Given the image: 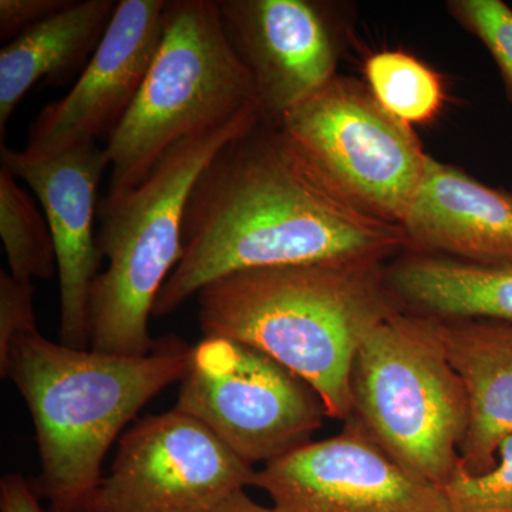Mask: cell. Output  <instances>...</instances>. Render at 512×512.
Masks as SVG:
<instances>
[{
  "instance_id": "obj_1",
  "label": "cell",
  "mask_w": 512,
  "mask_h": 512,
  "mask_svg": "<svg viewBox=\"0 0 512 512\" xmlns=\"http://www.w3.org/2000/svg\"><path fill=\"white\" fill-rule=\"evenodd\" d=\"M407 251L399 225L340 194L276 124L262 120L205 167L188 198L183 255L154 303L177 311L215 279L245 269Z\"/></svg>"
},
{
  "instance_id": "obj_2",
  "label": "cell",
  "mask_w": 512,
  "mask_h": 512,
  "mask_svg": "<svg viewBox=\"0 0 512 512\" xmlns=\"http://www.w3.org/2000/svg\"><path fill=\"white\" fill-rule=\"evenodd\" d=\"M383 258L338 259L232 272L197 293L205 338L261 350L318 393L329 419L353 413L360 346L403 311Z\"/></svg>"
},
{
  "instance_id": "obj_3",
  "label": "cell",
  "mask_w": 512,
  "mask_h": 512,
  "mask_svg": "<svg viewBox=\"0 0 512 512\" xmlns=\"http://www.w3.org/2000/svg\"><path fill=\"white\" fill-rule=\"evenodd\" d=\"M191 352L170 336L138 357L67 348L39 330L13 340L0 359V375L12 380L32 414L37 491L50 512L84 510L103 480L111 444L151 399L183 380Z\"/></svg>"
},
{
  "instance_id": "obj_4",
  "label": "cell",
  "mask_w": 512,
  "mask_h": 512,
  "mask_svg": "<svg viewBox=\"0 0 512 512\" xmlns=\"http://www.w3.org/2000/svg\"><path fill=\"white\" fill-rule=\"evenodd\" d=\"M264 120L251 111L220 128L185 138L154 165L133 190L101 198L97 244L107 268L90 296V349L147 356L156 340L148 332L158 293L183 255L188 198L212 158Z\"/></svg>"
},
{
  "instance_id": "obj_5",
  "label": "cell",
  "mask_w": 512,
  "mask_h": 512,
  "mask_svg": "<svg viewBox=\"0 0 512 512\" xmlns=\"http://www.w3.org/2000/svg\"><path fill=\"white\" fill-rule=\"evenodd\" d=\"M255 110L261 104L254 77L229 42L218 0H171L146 80L104 147L111 167L107 195L143 183L185 138Z\"/></svg>"
},
{
  "instance_id": "obj_6",
  "label": "cell",
  "mask_w": 512,
  "mask_h": 512,
  "mask_svg": "<svg viewBox=\"0 0 512 512\" xmlns=\"http://www.w3.org/2000/svg\"><path fill=\"white\" fill-rule=\"evenodd\" d=\"M352 399V416L397 463L440 487L450 480L468 399L439 319L403 309L373 329L353 362Z\"/></svg>"
},
{
  "instance_id": "obj_7",
  "label": "cell",
  "mask_w": 512,
  "mask_h": 512,
  "mask_svg": "<svg viewBox=\"0 0 512 512\" xmlns=\"http://www.w3.org/2000/svg\"><path fill=\"white\" fill-rule=\"evenodd\" d=\"M276 126L352 204L400 227L431 156L366 83L338 74Z\"/></svg>"
},
{
  "instance_id": "obj_8",
  "label": "cell",
  "mask_w": 512,
  "mask_h": 512,
  "mask_svg": "<svg viewBox=\"0 0 512 512\" xmlns=\"http://www.w3.org/2000/svg\"><path fill=\"white\" fill-rule=\"evenodd\" d=\"M174 409L200 421L244 463L269 464L311 443L325 406L261 350L225 338L192 346Z\"/></svg>"
},
{
  "instance_id": "obj_9",
  "label": "cell",
  "mask_w": 512,
  "mask_h": 512,
  "mask_svg": "<svg viewBox=\"0 0 512 512\" xmlns=\"http://www.w3.org/2000/svg\"><path fill=\"white\" fill-rule=\"evenodd\" d=\"M255 470L191 416L138 420L82 512H211L252 485Z\"/></svg>"
},
{
  "instance_id": "obj_10",
  "label": "cell",
  "mask_w": 512,
  "mask_h": 512,
  "mask_svg": "<svg viewBox=\"0 0 512 512\" xmlns=\"http://www.w3.org/2000/svg\"><path fill=\"white\" fill-rule=\"evenodd\" d=\"M252 485L275 512H453L440 485L397 463L353 416L255 471Z\"/></svg>"
},
{
  "instance_id": "obj_11",
  "label": "cell",
  "mask_w": 512,
  "mask_h": 512,
  "mask_svg": "<svg viewBox=\"0 0 512 512\" xmlns=\"http://www.w3.org/2000/svg\"><path fill=\"white\" fill-rule=\"evenodd\" d=\"M168 0H121L99 49L66 96L29 128L23 156L45 160L97 143L120 126L156 56Z\"/></svg>"
},
{
  "instance_id": "obj_12",
  "label": "cell",
  "mask_w": 512,
  "mask_h": 512,
  "mask_svg": "<svg viewBox=\"0 0 512 512\" xmlns=\"http://www.w3.org/2000/svg\"><path fill=\"white\" fill-rule=\"evenodd\" d=\"M222 26L258 92L262 117L288 111L338 76L340 36L325 5L309 0H218Z\"/></svg>"
},
{
  "instance_id": "obj_13",
  "label": "cell",
  "mask_w": 512,
  "mask_h": 512,
  "mask_svg": "<svg viewBox=\"0 0 512 512\" xmlns=\"http://www.w3.org/2000/svg\"><path fill=\"white\" fill-rule=\"evenodd\" d=\"M0 158L35 192L52 231L60 284V343L90 349V296L104 259L94 224L100 181L110 167L106 148L90 143L33 160L2 144Z\"/></svg>"
},
{
  "instance_id": "obj_14",
  "label": "cell",
  "mask_w": 512,
  "mask_h": 512,
  "mask_svg": "<svg viewBox=\"0 0 512 512\" xmlns=\"http://www.w3.org/2000/svg\"><path fill=\"white\" fill-rule=\"evenodd\" d=\"M400 228L410 252L512 264V191L490 187L430 157Z\"/></svg>"
},
{
  "instance_id": "obj_15",
  "label": "cell",
  "mask_w": 512,
  "mask_h": 512,
  "mask_svg": "<svg viewBox=\"0 0 512 512\" xmlns=\"http://www.w3.org/2000/svg\"><path fill=\"white\" fill-rule=\"evenodd\" d=\"M437 319L448 360L467 392L461 464L481 476L493 470L501 444L512 434V323Z\"/></svg>"
},
{
  "instance_id": "obj_16",
  "label": "cell",
  "mask_w": 512,
  "mask_h": 512,
  "mask_svg": "<svg viewBox=\"0 0 512 512\" xmlns=\"http://www.w3.org/2000/svg\"><path fill=\"white\" fill-rule=\"evenodd\" d=\"M117 3L84 0L26 30L0 50V134L36 84L79 77L109 29Z\"/></svg>"
},
{
  "instance_id": "obj_17",
  "label": "cell",
  "mask_w": 512,
  "mask_h": 512,
  "mask_svg": "<svg viewBox=\"0 0 512 512\" xmlns=\"http://www.w3.org/2000/svg\"><path fill=\"white\" fill-rule=\"evenodd\" d=\"M386 279L404 311L512 323V264H474L404 251L387 264Z\"/></svg>"
},
{
  "instance_id": "obj_18",
  "label": "cell",
  "mask_w": 512,
  "mask_h": 512,
  "mask_svg": "<svg viewBox=\"0 0 512 512\" xmlns=\"http://www.w3.org/2000/svg\"><path fill=\"white\" fill-rule=\"evenodd\" d=\"M363 73L377 103L407 126L430 124L446 103L440 74L402 50L373 53L367 57Z\"/></svg>"
},
{
  "instance_id": "obj_19",
  "label": "cell",
  "mask_w": 512,
  "mask_h": 512,
  "mask_svg": "<svg viewBox=\"0 0 512 512\" xmlns=\"http://www.w3.org/2000/svg\"><path fill=\"white\" fill-rule=\"evenodd\" d=\"M0 237L13 278L32 282L55 276V242L45 211L5 165L0 167Z\"/></svg>"
},
{
  "instance_id": "obj_20",
  "label": "cell",
  "mask_w": 512,
  "mask_h": 512,
  "mask_svg": "<svg viewBox=\"0 0 512 512\" xmlns=\"http://www.w3.org/2000/svg\"><path fill=\"white\" fill-rule=\"evenodd\" d=\"M447 10L493 57L512 104V8L503 0H451Z\"/></svg>"
},
{
  "instance_id": "obj_21",
  "label": "cell",
  "mask_w": 512,
  "mask_h": 512,
  "mask_svg": "<svg viewBox=\"0 0 512 512\" xmlns=\"http://www.w3.org/2000/svg\"><path fill=\"white\" fill-rule=\"evenodd\" d=\"M441 488L453 512H512V434L501 444L493 470L473 476L460 460Z\"/></svg>"
},
{
  "instance_id": "obj_22",
  "label": "cell",
  "mask_w": 512,
  "mask_h": 512,
  "mask_svg": "<svg viewBox=\"0 0 512 512\" xmlns=\"http://www.w3.org/2000/svg\"><path fill=\"white\" fill-rule=\"evenodd\" d=\"M35 286L0 271V359L8 355L13 340L37 332L33 309Z\"/></svg>"
},
{
  "instance_id": "obj_23",
  "label": "cell",
  "mask_w": 512,
  "mask_h": 512,
  "mask_svg": "<svg viewBox=\"0 0 512 512\" xmlns=\"http://www.w3.org/2000/svg\"><path fill=\"white\" fill-rule=\"evenodd\" d=\"M72 3L73 0H0V39L10 42Z\"/></svg>"
},
{
  "instance_id": "obj_24",
  "label": "cell",
  "mask_w": 512,
  "mask_h": 512,
  "mask_svg": "<svg viewBox=\"0 0 512 512\" xmlns=\"http://www.w3.org/2000/svg\"><path fill=\"white\" fill-rule=\"evenodd\" d=\"M0 512H43L35 491L20 474H8L0 483Z\"/></svg>"
},
{
  "instance_id": "obj_25",
  "label": "cell",
  "mask_w": 512,
  "mask_h": 512,
  "mask_svg": "<svg viewBox=\"0 0 512 512\" xmlns=\"http://www.w3.org/2000/svg\"><path fill=\"white\" fill-rule=\"evenodd\" d=\"M211 512H275L272 508L255 503L251 497L244 491H238L231 495L224 503L218 505Z\"/></svg>"
}]
</instances>
